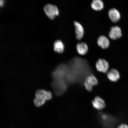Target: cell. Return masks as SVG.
I'll return each mask as SVG.
<instances>
[{"mask_svg":"<svg viewBox=\"0 0 128 128\" xmlns=\"http://www.w3.org/2000/svg\"><path fill=\"white\" fill-rule=\"evenodd\" d=\"M44 10L46 15L51 20H54L56 16L59 14L58 8L54 5L50 4L46 5L44 8Z\"/></svg>","mask_w":128,"mask_h":128,"instance_id":"1","label":"cell"},{"mask_svg":"<svg viewBox=\"0 0 128 128\" xmlns=\"http://www.w3.org/2000/svg\"><path fill=\"white\" fill-rule=\"evenodd\" d=\"M98 83L97 78L92 74L88 76L86 78L84 82V85L86 89L89 92L92 90V88Z\"/></svg>","mask_w":128,"mask_h":128,"instance_id":"2","label":"cell"},{"mask_svg":"<svg viewBox=\"0 0 128 128\" xmlns=\"http://www.w3.org/2000/svg\"><path fill=\"white\" fill-rule=\"evenodd\" d=\"M36 98L46 102L52 98V92L49 91L39 90L36 92Z\"/></svg>","mask_w":128,"mask_h":128,"instance_id":"3","label":"cell"},{"mask_svg":"<svg viewBox=\"0 0 128 128\" xmlns=\"http://www.w3.org/2000/svg\"><path fill=\"white\" fill-rule=\"evenodd\" d=\"M96 67L98 71L106 73L108 71L109 65L106 60L103 59H100L96 63Z\"/></svg>","mask_w":128,"mask_h":128,"instance_id":"4","label":"cell"},{"mask_svg":"<svg viewBox=\"0 0 128 128\" xmlns=\"http://www.w3.org/2000/svg\"><path fill=\"white\" fill-rule=\"evenodd\" d=\"M111 39L116 40L120 38L122 36L121 30L119 26H116L112 27L109 33Z\"/></svg>","mask_w":128,"mask_h":128,"instance_id":"5","label":"cell"},{"mask_svg":"<svg viewBox=\"0 0 128 128\" xmlns=\"http://www.w3.org/2000/svg\"><path fill=\"white\" fill-rule=\"evenodd\" d=\"M92 103L94 108L98 110H103L106 106L104 100L98 96L95 98L92 102Z\"/></svg>","mask_w":128,"mask_h":128,"instance_id":"6","label":"cell"},{"mask_svg":"<svg viewBox=\"0 0 128 128\" xmlns=\"http://www.w3.org/2000/svg\"><path fill=\"white\" fill-rule=\"evenodd\" d=\"M108 15L110 20L114 23L118 22L121 18L119 12L115 8L110 9L108 11Z\"/></svg>","mask_w":128,"mask_h":128,"instance_id":"7","label":"cell"},{"mask_svg":"<svg viewBox=\"0 0 128 128\" xmlns=\"http://www.w3.org/2000/svg\"><path fill=\"white\" fill-rule=\"evenodd\" d=\"M75 28V31L77 39L80 40L83 38L84 34V28L81 24L77 22H74Z\"/></svg>","mask_w":128,"mask_h":128,"instance_id":"8","label":"cell"},{"mask_svg":"<svg viewBox=\"0 0 128 128\" xmlns=\"http://www.w3.org/2000/svg\"><path fill=\"white\" fill-rule=\"evenodd\" d=\"M97 43L98 45L103 49L108 48L110 46V41L108 38L104 36L99 37L98 39Z\"/></svg>","mask_w":128,"mask_h":128,"instance_id":"9","label":"cell"},{"mask_svg":"<svg viewBox=\"0 0 128 128\" xmlns=\"http://www.w3.org/2000/svg\"><path fill=\"white\" fill-rule=\"evenodd\" d=\"M107 76L110 81L114 82L117 81L120 78L119 72L115 69H112L110 70L108 72Z\"/></svg>","mask_w":128,"mask_h":128,"instance_id":"10","label":"cell"},{"mask_svg":"<svg viewBox=\"0 0 128 128\" xmlns=\"http://www.w3.org/2000/svg\"><path fill=\"white\" fill-rule=\"evenodd\" d=\"M76 49L78 54L81 55H84L87 53L88 47L86 43L81 42L78 43L76 46Z\"/></svg>","mask_w":128,"mask_h":128,"instance_id":"11","label":"cell"},{"mask_svg":"<svg viewBox=\"0 0 128 128\" xmlns=\"http://www.w3.org/2000/svg\"><path fill=\"white\" fill-rule=\"evenodd\" d=\"M91 7L94 10L100 11L103 9L104 3L102 0H92Z\"/></svg>","mask_w":128,"mask_h":128,"instance_id":"12","label":"cell"},{"mask_svg":"<svg viewBox=\"0 0 128 128\" xmlns=\"http://www.w3.org/2000/svg\"><path fill=\"white\" fill-rule=\"evenodd\" d=\"M54 49L55 52L59 54L63 53L64 50V46L60 40L56 41L54 44Z\"/></svg>","mask_w":128,"mask_h":128,"instance_id":"13","label":"cell"},{"mask_svg":"<svg viewBox=\"0 0 128 128\" xmlns=\"http://www.w3.org/2000/svg\"><path fill=\"white\" fill-rule=\"evenodd\" d=\"M34 104L37 107H40L42 106L46 102L36 97L34 98Z\"/></svg>","mask_w":128,"mask_h":128,"instance_id":"14","label":"cell"},{"mask_svg":"<svg viewBox=\"0 0 128 128\" xmlns=\"http://www.w3.org/2000/svg\"><path fill=\"white\" fill-rule=\"evenodd\" d=\"M116 128H128V126L126 124H122L119 125Z\"/></svg>","mask_w":128,"mask_h":128,"instance_id":"15","label":"cell"},{"mask_svg":"<svg viewBox=\"0 0 128 128\" xmlns=\"http://www.w3.org/2000/svg\"><path fill=\"white\" fill-rule=\"evenodd\" d=\"M4 0H0V6L2 7L4 5Z\"/></svg>","mask_w":128,"mask_h":128,"instance_id":"16","label":"cell"}]
</instances>
